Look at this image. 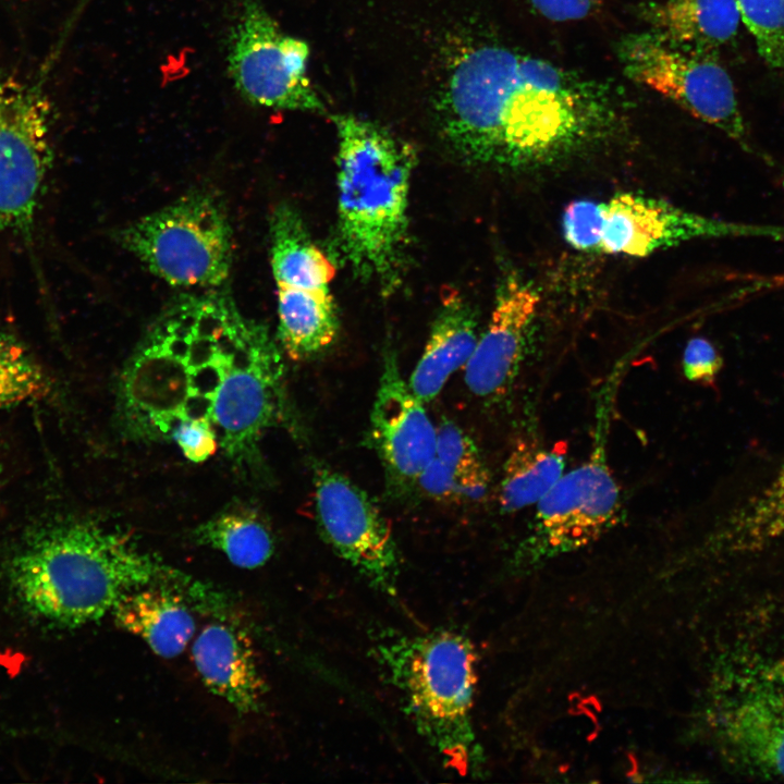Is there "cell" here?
Here are the masks:
<instances>
[{"instance_id":"obj_1","label":"cell","mask_w":784,"mask_h":784,"mask_svg":"<svg viewBox=\"0 0 784 784\" xmlns=\"http://www.w3.org/2000/svg\"><path fill=\"white\" fill-rule=\"evenodd\" d=\"M121 404L149 437H170L185 418H208L219 446L240 467L260 463L270 428L295 421L277 343L220 293L169 306L126 367Z\"/></svg>"},{"instance_id":"obj_2","label":"cell","mask_w":784,"mask_h":784,"mask_svg":"<svg viewBox=\"0 0 784 784\" xmlns=\"http://www.w3.org/2000/svg\"><path fill=\"white\" fill-rule=\"evenodd\" d=\"M611 86L497 42L467 46L437 96L441 133L464 160L522 169L583 150L618 122Z\"/></svg>"},{"instance_id":"obj_3","label":"cell","mask_w":784,"mask_h":784,"mask_svg":"<svg viewBox=\"0 0 784 784\" xmlns=\"http://www.w3.org/2000/svg\"><path fill=\"white\" fill-rule=\"evenodd\" d=\"M5 573L29 616L68 628L101 618L136 588L176 577L128 536L71 516L30 526L10 554Z\"/></svg>"},{"instance_id":"obj_4","label":"cell","mask_w":784,"mask_h":784,"mask_svg":"<svg viewBox=\"0 0 784 784\" xmlns=\"http://www.w3.org/2000/svg\"><path fill=\"white\" fill-rule=\"evenodd\" d=\"M332 120L338 136L336 245L356 278L390 294L404 265L416 152L372 121L353 114Z\"/></svg>"},{"instance_id":"obj_5","label":"cell","mask_w":784,"mask_h":784,"mask_svg":"<svg viewBox=\"0 0 784 784\" xmlns=\"http://www.w3.org/2000/svg\"><path fill=\"white\" fill-rule=\"evenodd\" d=\"M376 657L417 733L445 767L466 774L475 759L477 682L469 639L451 629L400 636L380 642Z\"/></svg>"},{"instance_id":"obj_6","label":"cell","mask_w":784,"mask_h":784,"mask_svg":"<svg viewBox=\"0 0 784 784\" xmlns=\"http://www.w3.org/2000/svg\"><path fill=\"white\" fill-rule=\"evenodd\" d=\"M714 688L711 723L727 761L743 775L784 781V649L740 641Z\"/></svg>"},{"instance_id":"obj_7","label":"cell","mask_w":784,"mask_h":784,"mask_svg":"<svg viewBox=\"0 0 784 784\" xmlns=\"http://www.w3.org/2000/svg\"><path fill=\"white\" fill-rule=\"evenodd\" d=\"M120 243L175 286H219L232 267V230L222 204L196 191L123 228Z\"/></svg>"},{"instance_id":"obj_8","label":"cell","mask_w":784,"mask_h":784,"mask_svg":"<svg viewBox=\"0 0 784 784\" xmlns=\"http://www.w3.org/2000/svg\"><path fill=\"white\" fill-rule=\"evenodd\" d=\"M309 47L281 30L260 0H240L226 39L236 91L262 108L317 112L324 103L308 77Z\"/></svg>"},{"instance_id":"obj_9","label":"cell","mask_w":784,"mask_h":784,"mask_svg":"<svg viewBox=\"0 0 784 784\" xmlns=\"http://www.w3.org/2000/svg\"><path fill=\"white\" fill-rule=\"evenodd\" d=\"M617 52L628 78L748 147L733 81L714 59L654 32L625 36Z\"/></svg>"},{"instance_id":"obj_10","label":"cell","mask_w":784,"mask_h":784,"mask_svg":"<svg viewBox=\"0 0 784 784\" xmlns=\"http://www.w3.org/2000/svg\"><path fill=\"white\" fill-rule=\"evenodd\" d=\"M49 122L34 86L0 78V230L30 234L52 162Z\"/></svg>"},{"instance_id":"obj_11","label":"cell","mask_w":784,"mask_h":784,"mask_svg":"<svg viewBox=\"0 0 784 784\" xmlns=\"http://www.w3.org/2000/svg\"><path fill=\"white\" fill-rule=\"evenodd\" d=\"M316 518L324 541L376 589L394 596L400 560L391 527L352 480L323 464L314 467Z\"/></svg>"},{"instance_id":"obj_12","label":"cell","mask_w":784,"mask_h":784,"mask_svg":"<svg viewBox=\"0 0 784 784\" xmlns=\"http://www.w3.org/2000/svg\"><path fill=\"white\" fill-rule=\"evenodd\" d=\"M599 253L642 258L700 238L727 236L784 237V228L757 226L708 218L666 200L617 193L602 203Z\"/></svg>"},{"instance_id":"obj_13","label":"cell","mask_w":784,"mask_h":784,"mask_svg":"<svg viewBox=\"0 0 784 784\" xmlns=\"http://www.w3.org/2000/svg\"><path fill=\"white\" fill-rule=\"evenodd\" d=\"M621 514L620 486L596 451L536 504L529 542L544 552L577 548L611 528Z\"/></svg>"},{"instance_id":"obj_14","label":"cell","mask_w":784,"mask_h":784,"mask_svg":"<svg viewBox=\"0 0 784 784\" xmlns=\"http://www.w3.org/2000/svg\"><path fill=\"white\" fill-rule=\"evenodd\" d=\"M382 366L370 415V439L391 489L407 491L416 487L436 456L437 427L425 403L402 377L392 351L384 354Z\"/></svg>"},{"instance_id":"obj_15","label":"cell","mask_w":784,"mask_h":784,"mask_svg":"<svg viewBox=\"0 0 784 784\" xmlns=\"http://www.w3.org/2000/svg\"><path fill=\"white\" fill-rule=\"evenodd\" d=\"M539 302L536 290L515 275L499 285L488 326L464 368L465 383L474 395L495 401L510 392L528 348Z\"/></svg>"},{"instance_id":"obj_16","label":"cell","mask_w":784,"mask_h":784,"mask_svg":"<svg viewBox=\"0 0 784 784\" xmlns=\"http://www.w3.org/2000/svg\"><path fill=\"white\" fill-rule=\"evenodd\" d=\"M195 667L207 688L238 713L258 711L266 691L248 636L222 622L206 625L194 640Z\"/></svg>"},{"instance_id":"obj_17","label":"cell","mask_w":784,"mask_h":784,"mask_svg":"<svg viewBox=\"0 0 784 784\" xmlns=\"http://www.w3.org/2000/svg\"><path fill=\"white\" fill-rule=\"evenodd\" d=\"M477 320L468 302L456 291L444 294L427 344L408 384L425 404L432 401L449 378L465 368L477 341Z\"/></svg>"},{"instance_id":"obj_18","label":"cell","mask_w":784,"mask_h":784,"mask_svg":"<svg viewBox=\"0 0 784 784\" xmlns=\"http://www.w3.org/2000/svg\"><path fill=\"white\" fill-rule=\"evenodd\" d=\"M121 629L140 637L159 657H177L193 638L196 624L181 596L147 585L124 595L111 611Z\"/></svg>"},{"instance_id":"obj_19","label":"cell","mask_w":784,"mask_h":784,"mask_svg":"<svg viewBox=\"0 0 784 784\" xmlns=\"http://www.w3.org/2000/svg\"><path fill=\"white\" fill-rule=\"evenodd\" d=\"M654 33L703 52L732 40L739 26L737 0H665L641 8Z\"/></svg>"},{"instance_id":"obj_20","label":"cell","mask_w":784,"mask_h":784,"mask_svg":"<svg viewBox=\"0 0 784 784\" xmlns=\"http://www.w3.org/2000/svg\"><path fill=\"white\" fill-rule=\"evenodd\" d=\"M270 262L277 286L330 290L335 274L299 213L287 204L279 205L270 219Z\"/></svg>"},{"instance_id":"obj_21","label":"cell","mask_w":784,"mask_h":784,"mask_svg":"<svg viewBox=\"0 0 784 784\" xmlns=\"http://www.w3.org/2000/svg\"><path fill=\"white\" fill-rule=\"evenodd\" d=\"M278 340L293 360H307L336 339L339 321L330 290L277 286Z\"/></svg>"},{"instance_id":"obj_22","label":"cell","mask_w":784,"mask_h":784,"mask_svg":"<svg viewBox=\"0 0 784 784\" xmlns=\"http://www.w3.org/2000/svg\"><path fill=\"white\" fill-rule=\"evenodd\" d=\"M566 449L564 442L544 448L529 440L517 441L504 463L500 509L513 513L537 504L564 475Z\"/></svg>"},{"instance_id":"obj_23","label":"cell","mask_w":784,"mask_h":784,"mask_svg":"<svg viewBox=\"0 0 784 784\" xmlns=\"http://www.w3.org/2000/svg\"><path fill=\"white\" fill-rule=\"evenodd\" d=\"M195 540L222 552L241 568L262 566L274 550L272 531L254 509L234 505L200 524L194 531Z\"/></svg>"},{"instance_id":"obj_24","label":"cell","mask_w":784,"mask_h":784,"mask_svg":"<svg viewBox=\"0 0 784 784\" xmlns=\"http://www.w3.org/2000/svg\"><path fill=\"white\" fill-rule=\"evenodd\" d=\"M721 541L731 552L763 549L784 537V464L774 478L725 523Z\"/></svg>"},{"instance_id":"obj_25","label":"cell","mask_w":784,"mask_h":784,"mask_svg":"<svg viewBox=\"0 0 784 784\" xmlns=\"http://www.w3.org/2000/svg\"><path fill=\"white\" fill-rule=\"evenodd\" d=\"M52 383L26 346L10 333H0V411L45 400Z\"/></svg>"},{"instance_id":"obj_26","label":"cell","mask_w":784,"mask_h":784,"mask_svg":"<svg viewBox=\"0 0 784 784\" xmlns=\"http://www.w3.org/2000/svg\"><path fill=\"white\" fill-rule=\"evenodd\" d=\"M737 3L761 59L771 69L784 72V0H737Z\"/></svg>"},{"instance_id":"obj_27","label":"cell","mask_w":784,"mask_h":784,"mask_svg":"<svg viewBox=\"0 0 784 784\" xmlns=\"http://www.w3.org/2000/svg\"><path fill=\"white\" fill-rule=\"evenodd\" d=\"M489 482V474L463 477L434 456L419 475L416 486L433 500L462 502L481 500Z\"/></svg>"},{"instance_id":"obj_28","label":"cell","mask_w":784,"mask_h":784,"mask_svg":"<svg viewBox=\"0 0 784 784\" xmlns=\"http://www.w3.org/2000/svg\"><path fill=\"white\" fill-rule=\"evenodd\" d=\"M436 457L463 477L488 473L473 439L449 419L437 427Z\"/></svg>"},{"instance_id":"obj_29","label":"cell","mask_w":784,"mask_h":784,"mask_svg":"<svg viewBox=\"0 0 784 784\" xmlns=\"http://www.w3.org/2000/svg\"><path fill=\"white\" fill-rule=\"evenodd\" d=\"M602 203L580 199L563 212L562 230L566 243L578 252L599 253L602 234Z\"/></svg>"},{"instance_id":"obj_30","label":"cell","mask_w":784,"mask_h":784,"mask_svg":"<svg viewBox=\"0 0 784 784\" xmlns=\"http://www.w3.org/2000/svg\"><path fill=\"white\" fill-rule=\"evenodd\" d=\"M170 437L191 462L200 463L211 457L219 448V439L211 421L206 417L179 420Z\"/></svg>"},{"instance_id":"obj_31","label":"cell","mask_w":784,"mask_h":784,"mask_svg":"<svg viewBox=\"0 0 784 784\" xmlns=\"http://www.w3.org/2000/svg\"><path fill=\"white\" fill-rule=\"evenodd\" d=\"M723 362L715 346L706 338H691L684 350L682 366L687 380L696 383H713Z\"/></svg>"},{"instance_id":"obj_32","label":"cell","mask_w":784,"mask_h":784,"mask_svg":"<svg viewBox=\"0 0 784 784\" xmlns=\"http://www.w3.org/2000/svg\"><path fill=\"white\" fill-rule=\"evenodd\" d=\"M539 14L554 22L581 20L593 13L600 0H526Z\"/></svg>"}]
</instances>
